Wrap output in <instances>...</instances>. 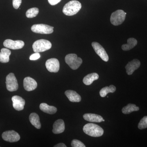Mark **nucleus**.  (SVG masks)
I'll list each match as a JSON object with an SVG mask.
<instances>
[{
    "mask_svg": "<svg viewBox=\"0 0 147 147\" xmlns=\"http://www.w3.org/2000/svg\"><path fill=\"white\" fill-rule=\"evenodd\" d=\"M40 57V55L39 53H35L30 56V59L31 61L36 60L39 59Z\"/></svg>",
    "mask_w": 147,
    "mask_h": 147,
    "instance_id": "c85d7f7f",
    "label": "nucleus"
},
{
    "mask_svg": "<svg viewBox=\"0 0 147 147\" xmlns=\"http://www.w3.org/2000/svg\"><path fill=\"white\" fill-rule=\"evenodd\" d=\"M55 147H66V146L63 143H60L54 146Z\"/></svg>",
    "mask_w": 147,
    "mask_h": 147,
    "instance_id": "7c9ffc66",
    "label": "nucleus"
},
{
    "mask_svg": "<svg viewBox=\"0 0 147 147\" xmlns=\"http://www.w3.org/2000/svg\"><path fill=\"white\" fill-rule=\"evenodd\" d=\"M116 90V87L113 85H110L109 87H105L102 88L100 90V95L102 97H104L107 95L109 93H113L115 92Z\"/></svg>",
    "mask_w": 147,
    "mask_h": 147,
    "instance_id": "b1692460",
    "label": "nucleus"
},
{
    "mask_svg": "<svg viewBox=\"0 0 147 147\" xmlns=\"http://www.w3.org/2000/svg\"><path fill=\"white\" fill-rule=\"evenodd\" d=\"M126 13L124 11L119 9L113 12L110 17L111 24L115 26H119L122 24L125 20Z\"/></svg>",
    "mask_w": 147,
    "mask_h": 147,
    "instance_id": "39448f33",
    "label": "nucleus"
},
{
    "mask_svg": "<svg viewBox=\"0 0 147 147\" xmlns=\"http://www.w3.org/2000/svg\"><path fill=\"white\" fill-rule=\"evenodd\" d=\"M139 107H137L136 105L129 103L123 108L122 112L123 114H129L134 111H139Z\"/></svg>",
    "mask_w": 147,
    "mask_h": 147,
    "instance_id": "5701e85b",
    "label": "nucleus"
},
{
    "mask_svg": "<svg viewBox=\"0 0 147 147\" xmlns=\"http://www.w3.org/2000/svg\"><path fill=\"white\" fill-rule=\"evenodd\" d=\"M6 85L9 91L13 92L18 89V82L14 74L9 73L6 78Z\"/></svg>",
    "mask_w": 147,
    "mask_h": 147,
    "instance_id": "0eeeda50",
    "label": "nucleus"
},
{
    "mask_svg": "<svg viewBox=\"0 0 147 147\" xmlns=\"http://www.w3.org/2000/svg\"><path fill=\"white\" fill-rule=\"evenodd\" d=\"M31 30L36 33L50 34L54 31V27L45 24H35L31 27Z\"/></svg>",
    "mask_w": 147,
    "mask_h": 147,
    "instance_id": "423d86ee",
    "label": "nucleus"
},
{
    "mask_svg": "<svg viewBox=\"0 0 147 147\" xmlns=\"http://www.w3.org/2000/svg\"><path fill=\"white\" fill-rule=\"evenodd\" d=\"M21 3H22V0H13L12 4H13V7L15 9H18L21 5Z\"/></svg>",
    "mask_w": 147,
    "mask_h": 147,
    "instance_id": "cd10ccee",
    "label": "nucleus"
},
{
    "mask_svg": "<svg viewBox=\"0 0 147 147\" xmlns=\"http://www.w3.org/2000/svg\"><path fill=\"white\" fill-rule=\"evenodd\" d=\"M127 43L122 45V49L124 51H128L134 48L137 44V40L133 38H128Z\"/></svg>",
    "mask_w": 147,
    "mask_h": 147,
    "instance_id": "4be33fe9",
    "label": "nucleus"
},
{
    "mask_svg": "<svg viewBox=\"0 0 147 147\" xmlns=\"http://www.w3.org/2000/svg\"><path fill=\"white\" fill-rule=\"evenodd\" d=\"M141 62L139 60L135 59L129 62L125 66L126 73L128 75H131L136 69L139 68Z\"/></svg>",
    "mask_w": 147,
    "mask_h": 147,
    "instance_id": "f8f14e48",
    "label": "nucleus"
},
{
    "mask_svg": "<svg viewBox=\"0 0 147 147\" xmlns=\"http://www.w3.org/2000/svg\"><path fill=\"white\" fill-rule=\"evenodd\" d=\"M83 117L85 120L91 122L100 123L105 121L101 116L96 114L90 113L85 114L83 116Z\"/></svg>",
    "mask_w": 147,
    "mask_h": 147,
    "instance_id": "dca6fc26",
    "label": "nucleus"
},
{
    "mask_svg": "<svg viewBox=\"0 0 147 147\" xmlns=\"http://www.w3.org/2000/svg\"><path fill=\"white\" fill-rule=\"evenodd\" d=\"M39 13V9L36 7H33L27 10L26 16L27 18H32L36 17Z\"/></svg>",
    "mask_w": 147,
    "mask_h": 147,
    "instance_id": "393cba45",
    "label": "nucleus"
},
{
    "mask_svg": "<svg viewBox=\"0 0 147 147\" xmlns=\"http://www.w3.org/2000/svg\"><path fill=\"white\" fill-rule=\"evenodd\" d=\"M92 45L95 52L102 60L105 62L108 61L109 60V57L104 48L97 42H92Z\"/></svg>",
    "mask_w": 147,
    "mask_h": 147,
    "instance_id": "6e6552de",
    "label": "nucleus"
},
{
    "mask_svg": "<svg viewBox=\"0 0 147 147\" xmlns=\"http://www.w3.org/2000/svg\"><path fill=\"white\" fill-rule=\"evenodd\" d=\"M65 93L69 100L71 102H79L82 100L80 95L74 91L68 90L65 91Z\"/></svg>",
    "mask_w": 147,
    "mask_h": 147,
    "instance_id": "f3484780",
    "label": "nucleus"
},
{
    "mask_svg": "<svg viewBox=\"0 0 147 147\" xmlns=\"http://www.w3.org/2000/svg\"><path fill=\"white\" fill-rule=\"evenodd\" d=\"M82 7V4L79 1L73 0L66 4L63 9V12L67 16H73L79 12Z\"/></svg>",
    "mask_w": 147,
    "mask_h": 147,
    "instance_id": "f257e3e1",
    "label": "nucleus"
},
{
    "mask_svg": "<svg viewBox=\"0 0 147 147\" xmlns=\"http://www.w3.org/2000/svg\"><path fill=\"white\" fill-rule=\"evenodd\" d=\"M40 109L44 113L47 114H55L57 112V108L53 106H50L45 103H42L40 105Z\"/></svg>",
    "mask_w": 147,
    "mask_h": 147,
    "instance_id": "412c9836",
    "label": "nucleus"
},
{
    "mask_svg": "<svg viewBox=\"0 0 147 147\" xmlns=\"http://www.w3.org/2000/svg\"><path fill=\"white\" fill-rule=\"evenodd\" d=\"M11 54L10 50L7 48H3L0 52V62L7 63L9 61V56Z\"/></svg>",
    "mask_w": 147,
    "mask_h": 147,
    "instance_id": "a211bd4d",
    "label": "nucleus"
},
{
    "mask_svg": "<svg viewBox=\"0 0 147 147\" xmlns=\"http://www.w3.org/2000/svg\"><path fill=\"white\" fill-rule=\"evenodd\" d=\"M83 131L87 135L95 137H100L104 133V130L100 126L93 123L85 125L83 127Z\"/></svg>",
    "mask_w": 147,
    "mask_h": 147,
    "instance_id": "f03ea898",
    "label": "nucleus"
},
{
    "mask_svg": "<svg viewBox=\"0 0 147 147\" xmlns=\"http://www.w3.org/2000/svg\"><path fill=\"white\" fill-rule=\"evenodd\" d=\"M13 108L17 111H21L24 109L25 100L21 96H14L11 98Z\"/></svg>",
    "mask_w": 147,
    "mask_h": 147,
    "instance_id": "4468645a",
    "label": "nucleus"
},
{
    "mask_svg": "<svg viewBox=\"0 0 147 147\" xmlns=\"http://www.w3.org/2000/svg\"><path fill=\"white\" fill-rule=\"evenodd\" d=\"M53 131L54 134H58L63 132L65 129L64 121L62 119H58L53 125Z\"/></svg>",
    "mask_w": 147,
    "mask_h": 147,
    "instance_id": "2eb2a0df",
    "label": "nucleus"
},
{
    "mask_svg": "<svg viewBox=\"0 0 147 147\" xmlns=\"http://www.w3.org/2000/svg\"><path fill=\"white\" fill-rule=\"evenodd\" d=\"M25 43L22 40H13L11 39H6L3 42L4 47L12 50H18L23 48Z\"/></svg>",
    "mask_w": 147,
    "mask_h": 147,
    "instance_id": "1a4fd4ad",
    "label": "nucleus"
},
{
    "mask_svg": "<svg viewBox=\"0 0 147 147\" xmlns=\"http://www.w3.org/2000/svg\"><path fill=\"white\" fill-rule=\"evenodd\" d=\"M65 61L66 63L73 70H76L79 68L83 62L82 59L78 57L77 55L75 54L67 55L65 57Z\"/></svg>",
    "mask_w": 147,
    "mask_h": 147,
    "instance_id": "20e7f679",
    "label": "nucleus"
},
{
    "mask_svg": "<svg viewBox=\"0 0 147 147\" xmlns=\"http://www.w3.org/2000/svg\"><path fill=\"white\" fill-rule=\"evenodd\" d=\"M29 120L31 123L37 129H40L41 124L40 121L39 116L35 113H32L29 116Z\"/></svg>",
    "mask_w": 147,
    "mask_h": 147,
    "instance_id": "6ab92c4d",
    "label": "nucleus"
},
{
    "mask_svg": "<svg viewBox=\"0 0 147 147\" xmlns=\"http://www.w3.org/2000/svg\"><path fill=\"white\" fill-rule=\"evenodd\" d=\"M24 89L27 91L34 90L37 87V84L34 79L30 77H27L24 80Z\"/></svg>",
    "mask_w": 147,
    "mask_h": 147,
    "instance_id": "ddd939ff",
    "label": "nucleus"
},
{
    "mask_svg": "<svg viewBox=\"0 0 147 147\" xmlns=\"http://www.w3.org/2000/svg\"><path fill=\"white\" fill-rule=\"evenodd\" d=\"M52 43L47 40L40 39L34 42L32 48L35 53H40L50 50Z\"/></svg>",
    "mask_w": 147,
    "mask_h": 147,
    "instance_id": "7ed1b4c3",
    "label": "nucleus"
},
{
    "mask_svg": "<svg viewBox=\"0 0 147 147\" xmlns=\"http://www.w3.org/2000/svg\"><path fill=\"white\" fill-rule=\"evenodd\" d=\"M61 0H48V2L51 5H55L60 2Z\"/></svg>",
    "mask_w": 147,
    "mask_h": 147,
    "instance_id": "c756f323",
    "label": "nucleus"
},
{
    "mask_svg": "<svg viewBox=\"0 0 147 147\" xmlns=\"http://www.w3.org/2000/svg\"><path fill=\"white\" fill-rule=\"evenodd\" d=\"M3 139L6 142H15L20 139V136L17 132L13 130L5 131L2 135Z\"/></svg>",
    "mask_w": 147,
    "mask_h": 147,
    "instance_id": "9d476101",
    "label": "nucleus"
},
{
    "mask_svg": "<svg viewBox=\"0 0 147 147\" xmlns=\"http://www.w3.org/2000/svg\"><path fill=\"white\" fill-rule=\"evenodd\" d=\"M46 68L48 71L56 73L59 70V62L57 59L52 58L46 61L45 63Z\"/></svg>",
    "mask_w": 147,
    "mask_h": 147,
    "instance_id": "9b49d317",
    "label": "nucleus"
},
{
    "mask_svg": "<svg viewBox=\"0 0 147 147\" xmlns=\"http://www.w3.org/2000/svg\"><path fill=\"white\" fill-rule=\"evenodd\" d=\"M99 78V75L96 73L90 74L85 76L83 79V82L87 86H89L92 84L93 82Z\"/></svg>",
    "mask_w": 147,
    "mask_h": 147,
    "instance_id": "aec40b11",
    "label": "nucleus"
},
{
    "mask_svg": "<svg viewBox=\"0 0 147 147\" xmlns=\"http://www.w3.org/2000/svg\"><path fill=\"white\" fill-rule=\"evenodd\" d=\"M138 127L140 129L147 128V116H145L141 120L138 124Z\"/></svg>",
    "mask_w": 147,
    "mask_h": 147,
    "instance_id": "a878e982",
    "label": "nucleus"
},
{
    "mask_svg": "<svg viewBox=\"0 0 147 147\" xmlns=\"http://www.w3.org/2000/svg\"><path fill=\"white\" fill-rule=\"evenodd\" d=\"M71 146L72 147H86V146L82 142L76 139L72 140Z\"/></svg>",
    "mask_w": 147,
    "mask_h": 147,
    "instance_id": "bb28decb",
    "label": "nucleus"
}]
</instances>
